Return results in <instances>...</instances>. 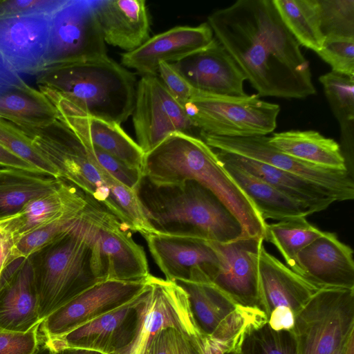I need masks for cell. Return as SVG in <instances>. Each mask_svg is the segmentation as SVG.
I'll return each mask as SVG.
<instances>
[{"instance_id":"cell-22","label":"cell","mask_w":354,"mask_h":354,"mask_svg":"<svg viewBox=\"0 0 354 354\" xmlns=\"http://www.w3.org/2000/svg\"><path fill=\"white\" fill-rule=\"evenodd\" d=\"M322 288L296 273L261 248L259 260V308L268 317L272 309L283 306L295 314Z\"/></svg>"},{"instance_id":"cell-54","label":"cell","mask_w":354,"mask_h":354,"mask_svg":"<svg viewBox=\"0 0 354 354\" xmlns=\"http://www.w3.org/2000/svg\"><path fill=\"white\" fill-rule=\"evenodd\" d=\"M350 335V334H349ZM348 339V337H347ZM342 344H340L333 353L332 354H344V350H345V346H346V340Z\"/></svg>"},{"instance_id":"cell-50","label":"cell","mask_w":354,"mask_h":354,"mask_svg":"<svg viewBox=\"0 0 354 354\" xmlns=\"http://www.w3.org/2000/svg\"><path fill=\"white\" fill-rule=\"evenodd\" d=\"M0 166L33 172H41L0 145ZM43 173V172H42Z\"/></svg>"},{"instance_id":"cell-57","label":"cell","mask_w":354,"mask_h":354,"mask_svg":"<svg viewBox=\"0 0 354 354\" xmlns=\"http://www.w3.org/2000/svg\"><path fill=\"white\" fill-rule=\"evenodd\" d=\"M3 167H5L0 166V169H2V168H3Z\"/></svg>"},{"instance_id":"cell-15","label":"cell","mask_w":354,"mask_h":354,"mask_svg":"<svg viewBox=\"0 0 354 354\" xmlns=\"http://www.w3.org/2000/svg\"><path fill=\"white\" fill-rule=\"evenodd\" d=\"M263 237L243 235L233 241H208L218 266L211 281L237 304L259 307V260Z\"/></svg>"},{"instance_id":"cell-39","label":"cell","mask_w":354,"mask_h":354,"mask_svg":"<svg viewBox=\"0 0 354 354\" xmlns=\"http://www.w3.org/2000/svg\"><path fill=\"white\" fill-rule=\"evenodd\" d=\"M0 145L37 170L59 178L53 167L41 156L28 141L1 118Z\"/></svg>"},{"instance_id":"cell-27","label":"cell","mask_w":354,"mask_h":354,"mask_svg":"<svg viewBox=\"0 0 354 354\" xmlns=\"http://www.w3.org/2000/svg\"><path fill=\"white\" fill-rule=\"evenodd\" d=\"M41 322L35 267L28 258L0 290V327L26 332Z\"/></svg>"},{"instance_id":"cell-7","label":"cell","mask_w":354,"mask_h":354,"mask_svg":"<svg viewBox=\"0 0 354 354\" xmlns=\"http://www.w3.org/2000/svg\"><path fill=\"white\" fill-rule=\"evenodd\" d=\"M259 97L220 95L197 91L184 106L200 136H266L276 129L280 106Z\"/></svg>"},{"instance_id":"cell-18","label":"cell","mask_w":354,"mask_h":354,"mask_svg":"<svg viewBox=\"0 0 354 354\" xmlns=\"http://www.w3.org/2000/svg\"><path fill=\"white\" fill-rule=\"evenodd\" d=\"M142 292L128 303L62 336L44 339L53 349L75 348L120 354L133 340L138 322L136 304Z\"/></svg>"},{"instance_id":"cell-48","label":"cell","mask_w":354,"mask_h":354,"mask_svg":"<svg viewBox=\"0 0 354 354\" xmlns=\"http://www.w3.org/2000/svg\"><path fill=\"white\" fill-rule=\"evenodd\" d=\"M295 313L288 307L274 308L268 317V324L274 330H291L295 326Z\"/></svg>"},{"instance_id":"cell-19","label":"cell","mask_w":354,"mask_h":354,"mask_svg":"<svg viewBox=\"0 0 354 354\" xmlns=\"http://www.w3.org/2000/svg\"><path fill=\"white\" fill-rule=\"evenodd\" d=\"M214 39L207 22L197 26H176L149 37L137 48L122 53L121 63L142 76L156 75L160 62H177L206 48Z\"/></svg>"},{"instance_id":"cell-40","label":"cell","mask_w":354,"mask_h":354,"mask_svg":"<svg viewBox=\"0 0 354 354\" xmlns=\"http://www.w3.org/2000/svg\"><path fill=\"white\" fill-rule=\"evenodd\" d=\"M317 54L332 71L354 77V38H326Z\"/></svg>"},{"instance_id":"cell-46","label":"cell","mask_w":354,"mask_h":354,"mask_svg":"<svg viewBox=\"0 0 354 354\" xmlns=\"http://www.w3.org/2000/svg\"><path fill=\"white\" fill-rule=\"evenodd\" d=\"M62 0H0V17L30 12L53 13Z\"/></svg>"},{"instance_id":"cell-32","label":"cell","mask_w":354,"mask_h":354,"mask_svg":"<svg viewBox=\"0 0 354 354\" xmlns=\"http://www.w3.org/2000/svg\"><path fill=\"white\" fill-rule=\"evenodd\" d=\"M306 217L287 218L277 223L266 224L264 236V240L277 248L287 266L303 277L298 254L323 233L311 225Z\"/></svg>"},{"instance_id":"cell-37","label":"cell","mask_w":354,"mask_h":354,"mask_svg":"<svg viewBox=\"0 0 354 354\" xmlns=\"http://www.w3.org/2000/svg\"><path fill=\"white\" fill-rule=\"evenodd\" d=\"M320 28L326 38H354V0H318Z\"/></svg>"},{"instance_id":"cell-25","label":"cell","mask_w":354,"mask_h":354,"mask_svg":"<svg viewBox=\"0 0 354 354\" xmlns=\"http://www.w3.org/2000/svg\"><path fill=\"white\" fill-rule=\"evenodd\" d=\"M215 152L218 159L261 178L313 214L326 209L335 202L328 190L302 177L234 153L217 150Z\"/></svg>"},{"instance_id":"cell-53","label":"cell","mask_w":354,"mask_h":354,"mask_svg":"<svg viewBox=\"0 0 354 354\" xmlns=\"http://www.w3.org/2000/svg\"><path fill=\"white\" fill-rule=\"evenodd\" d=\"M344 354H354V330L348 337Z\"/></svg>"},{"instance_id":"cell-42","label":"cell","mask_w":354,"mask_h":354,"mask_svg":"<svg viewBox=\"0 0 354 354\" xmlns=\"http://www.w3.org/2000/svg\"><path fill=\"white\" fill-rule=\"evenodd\" d=\"M82 143L93 158L112 176L131 190L137 191L142 178L140 171L127 166L114 156L88 143Z\"/></svg>"},{"instance_id":"cell-24","label":"cell","mask_w":354,"mask_h":354,"mask_svg":"<svg viewBox=\"0 0 354 354\" xmlns=\"http://www.w3.org/2000/svg\"><path fill=\"white\" fill-rule=\"evenodd\" d=\"M56 111L57 117L82 142L142 172L145 153L120 124L74 112Z\"/></svg>"},{"instance_id":"cell-47","label":"cell","mask_w":354,"mask_h":354,"mask_svg":"<svg viewBox=\"0 0 354 354\" xmlns=\"http://www.w3.org/2000/svg\"><path fill=\"white\" fill-rule=\"evenodd\" d=\"M30 86L7 62L0 53V94L16 89H26Z\"/></svg>"},{"instance_id":"cell-2","label":"cell","mask_w":354,"mask_h":354,"mask_svg":"<svg viewBox=\"0 0 354 354\" xmlns=\"http://www.w3.org/2000/svg\"><path fill=\"white\" fill-rule=\"evenodd\" d=\"M1 118L53 167L59 178L77 187L130 229L129 225L140 228L146 224L137 192L100 166L78 136L58 117L41 122Z\"/></svg>"},{"instance_id":"cell-43","label":"cell","mask_w":354,"mask_h":354,"mask_svg":"<svg viewBox=\"0 0 354 354\" xmlns=\"http://www.w3.org/2000/svg\"><path fill=\"white\" fill-rule=\"evenodd\" d=\"M41 323L26 332L0 327V354H34L41 341Z\"/></svg>"},{"instance_id":"cell-45","label":"cell","mask_w":354,"mask_h":354,"mask_svg":"<svg viewBox=\"0 0 354 354\" xmlns=\"http://www.w3.org/2000/svg\"><path fill=\"white\" fill-rule=\"evenodd\" d=\"M171 95L183 106L190 101L195 90L171 63L160 62L157 74Z\"/></svg>"},{"instance_id":"cell-9","label":"cell","mask_w":354,"mask_h":354,"mask_svg":"<svg viewBox=\"0 0 354 354\" xmlns=\"http://www.w3.org/2000/svg\"><path fill=\"white\" fill-rule=\"evenodd\" d=\"M92 236L91 265L98 281H133L150 275L144 248L132 237L131 229L100 205L86 210Z\"/></svg>"},{"instance_id":"cell-49","label":"cell","mask_w":354,"mask_h":354,"mask_svg":"<svg viewBox=\"0 0 354 354\" xmlns=\"http://www.w3.org/2000/svg\"><path fill=\"white\" fill-rule=\"evenodd\" d=\"M198 354H224L229 347L223 342L206 334L196 339Z\"/></svg>"},{"instance_id":"cell-20","label":"cell","mask_w":354,"mask_h":354,"mask_svg":"<svg viewBox=\"0 0 354 354\" xmlns=\"http://www.w3.org/2000/svg\"><path fill=\"white\" fill-rule=\"evenodd\" d=\"M172 64L199 92L220 95H247L243 88L244 82L247 80L245 75L216 39L206 48Z\"/></svg>"},{"instance_id":"cell-16","label":"cell","mask_w":354,"mask_h":354,"mask_svg":"<svg viewBox=\"0 0 354 354\" xmlns=\"http://www.w3.org/2000/svg\"><path fill=\"white\" fill-rule=\"evenodd\" d=\"M143 238L166 280L188 281L199 270L211 280L218 266L217 255L208 241L200 237L156 230Z\"/></svg>"},{"instance_id":"cell-51","label":"cell","mask_w":354,"mask_h":354,"mask_svg":"<svg viewBox=\"0 0 354 354\" xmlns=\"http://www.w3.org/2000/svg\"><path fill=\"white\" fill-rule=\"evenodd\" d=\"M51 349L53 351V354H102L97 351L75 348H62Z\"/></svg>"},{"instance_id":"cell-3","label":"cell","mask_w":354,"mask_h":354,"mask_svg":"<svg viewBox=\"0 0 354 354\" xmlns=\"http://www.w3.org/2000/svg\"><path fill=\"white\" fill-rule=\"evenodd\" d=\"M142 177L157 186L193 180L211 191L241 223L243 235L265 236L266 222L225 170L215 151L201 138L184 133L169 136L145 153Z\"/></svg>"},{"instance_id":"cell-35","label":"cell","mask_w":354,"mask_h":354,"mask_svg":"<svg viewBox=\"0 0 354 354\" xmlns=\"http://www.w3.org/2000/svg\"><path fill=\"white\" fill-rule=\"evenodd\" d=\"M57 117L50 102L32 87L0 94V118L28 122L50 121Z\"/></svg>"},{"instance_id":"cell-11","label":"cell","mask_w":354,"mask_h":354,"mask_svg":"<svg viewBox=\"0 0 354 354\" xmlns=\"http://www.w3.org/2000/svg\"><path fill=\"white\" fill-rule=\"evenodd\" d=\"M106 55L92 0H62L50 17L48 46L41 72Z\"/></svg>"},{"instance_id":"cell-41","label":"cell","mask_w":354,"mask_h":354,"mask_svg":"<svg viewBox=\"0 0 354 354\" xmlns=\"http://www.w3.org/2000/svg\"><path fill=\"white\" fill-rule=\"evenodd\" d=\"M195 342L180 331L168 328L151 339L143 354H198Z\"/></svg>"},{"instance_id":"cell-1","label":"cell","mask_w":354,"mask_h":354,"mask_svg":"<svg viewBox=\"0 0 354 354\" xmlns=\"http://www.w3.org/2000/svg\"><path fill=\"white\" fill-rule=\"evenodd\" d=\"M207 23L259 96L303 99L316 93L309 62L272 0H238L211 13Z\"/></svg>"},{"instance_id":"cell-56","label":"cell","mask_w":354,"mask_h":354,"mask_svg":"<svg viewBox=\"0 0 354 354\" xmlns=\"http://www.w3.org/2000/svg\"><path fill=\"white\" fill-rule=\"evenodd\" d=\"M236 354H240L237 350H236Z\"/></svg>"},{"instance_id":"cell-17","label":"cell","mask_w":354,"mask_h":354,"mask_svg":"<svg viewBox=\"0 0 354 354\" xmlns=\"http://www.w3.org/2000/svg\"><path fill=\"white\" fill-rule=\"evenodd\" d=\"M52 13L0 17V53L17 73L37 75L44 68Z\"/></svg>"},{"instance_id":"cell-14","label":"cell","mask_w":354,"mask_h":354,"mask_svg":"<svg viewBox=\"0 0 354 354\" xmlns=\"http://www.w3.org/2000/svg\"><path fill=\"white\" fill-rule=\"evenodd\" d=\"M147 278L133 281L108 280L95 283L47 316L40 324L39 333L45 339L62 336L128 303L144 290Z\"/></svg>"},{"instance_id":"cell-21","label":"cell","mask_w":354,"mask_h":354,"mask_svg":"<svg viewBox=\"0 0 354 354\" xmlns=\"http://www.w3.org/2000/svg\"><path fill=\"white\" fill-rule=\"evenodd\" d=\"M297 258L304 277L318 286L354 288L353 251L335 233L323 232Z\"/></svg>"},{"instance_id":"cell-36","label":"cell","mask_w":354,"mask_h":354,"mask_svg":"<svg viewBox=\"0 0 354 354\" xmlns=\"http://www.w3.org/2000/svg\"><path fill=\"white\" fill-rule=\"evenodd\" d=\"M236 350L240 354H298L292 330H272L268 322L248 328Z\"/></svg>"},{"instance_id":"cell-6","label":"cell","mask_w":354,"mask_h":354,"mask_svg":"<svg viewBox=\"0 0 354 354\" xmlns=\"http://www.w3.org/2000/svg\"><path fill=\"white\" fill-rule=\"evenodd\" d=\"M85 209L68 232L47 246L41 266H34L41 322L100 282L93 272L92 236Z\"/></svg>"},{"instance_id":"cell-26","label":"cell","mask_w":354,"mask_h":354,"mask_svg":"<svg viewBox=\"0 0 354 354\" xmlns=\"http://www.w3.org/2000/svg\"><path fill=\"white\" fill-rule=\"evenodd\" d=\"M92 201L77 187L62 179L55 189L30 201L17 213L19 238L53 223L77 216Z\"/></svg>"},{"instance_id":"cell-4","label":"cell","mask_w":354,"mask_h":354,"mask_svg":"<svg viewBox=\"0 0 354 354\" xmlns=\"http://www.w3.org/2000/svg\"><path fill=\"white\" fill-rule=\"evenodd\" d=\"M36 82L57 111L120 125L133 111L135 75L108 55L46 70L36 75Z\"/></svg>"},{"instance_id":"cell-12","label":"cell","mask_w":354,"mask_h":354,"mask_svg":"<svg viewBox=\"0 0 354 354\" xmlns=\"http://www.w3.org/2000/svg\"><path fill=\"white\" fill-rule=\"evenodd\" d=\"M213 149L234 153L281 169L328 190L335 201L354 198V182L348 169H334L313 165L292 157L272 146L266 136L225 137L202 134Z\"/></svg>"},{"instance_id":"cell-30","label":"cell","mask_w":354,"mask_h":354,"mask_svg":"<svg viewBox=\"0 0 354 354\" xmlns=\"http://www.w3.org/2000/svg\"><path fill=\"white\" fill-rule=\"evenodd\" d=\"M61 180L42 172L0 169V217L19 212L30 201L55 189Z\"/></svg>"},{"instance_id":"cell-34","label":"cell","mask_w":354,"mask_h":354,"mask_svg":"<svg viewBox=\"0 0 354 354\" xmlns=\"http://www.w3.org/2000/svg\"><path fill=\"white\" fill-rule=\"evenodd\" d=\"M337 120L345 150L353 151L354 138V77L330 71L319 77Z\"/></svg>"},{"instance_id":"cell-23","label":"cell","mask_w":354,"mask_h":354,"mask_svg":"<svg viewBox=\"0 0 354 354\" xmlns=\"http://www.w3.org/2000/svg\"><path fill=\"white\" fill-rule=\"evenodd\" d=\"M105 43L127 52L149 38V15L145 0H92Z\"/></svg>"},{"instance_id":"cell-44","label":"cell","mask_w":354,"mask_h":354,"mask_svg":"<svg viewBox=\"0 0 354 354\" xmlns=\"http://www.w3.org/2000/svg\"><path fill=\"white\" fill-rule=\"evenodd\" d=\"M19 239L17 213L0 217V280L8 267L16 261L13 254Z\"/></svg>"},{"instance_id":"cell-38","label":"cell","mask_w":354,"mask_h":354,"mask_svg":"<svg viewBox=\"0 0 354 354\" xmlns=\"http://www.w3.org/2000/svg\"><path fill=\"white\" fill-rule=\"evenodd\" d=\"M77 216L53 223L21 236L14 250L15 259H27L55 241L72 229Z\"/></svg>"},{"instance_id":"cell-10","label":"cell","mask_w":354,"mask_h":354,"mask_svg":"<svg viewBox=\"0 0 354 354\" xmlns=\"http://www.w3.org/2000/svg\"><path fill=\"white\" fill-rule=\"evenodd\" d=\"M136 308V334L131 344L120 354H143L151 339L168 328L193 339L203 334L194 317L188 293L176 281L149 275Z\"/></svg>"},{"instance_id":"cell-55","label":"cell","mask_w":354,"mask_h":354,"mask_svg":"<svg viewBox=\"0 0 354 354\" xmlns=\"http://www.w3.org/2000/svg\"><path fill=\"white\" fill-rule=\"evenodd\" d=\"M224 354H236V351L230 349V350H228L227 351H226Z\"/></svg>"},{"instance_id":"cell-28","label":"cell","mask_w":354,"mask_h":354,"mask_svg":"<svg viewBox=\"0 0 354 354\" xmlns=\"http://www.w3.org/2000/svg\"><path fill=\"white\" fill-rule=\"evenodd\" d=\"M220 161L228 175L252 202L264 221H281L313 214L309 209L288 197L261 178L232 163L221 160Z\"/></svg>"},{"instance_id":"cell-13","label":"cell","mask_w":354,"mask_h":354,"mask_svg":"<svg viewBox=\"0 0 354 354\" xmlns=\"http://www.w3.org/2000/svg\"><path fill=\"white\" fill-rule=\"evenodd\" d=\"M132 115L137 143L145 153L174 133L201 138L185 106L157 75H143L137 83Z\"/></svg>"},{"instance_id":"cell-29","label":"cell","mask_w":354,"mask_h":354,"mask_svg":"<svg viewBox=\"0 0 354 354\" xmlns=\"http://www.w3.org/2000/svg\"><path fill=\"white\" fill-rule=\"evenodd\" d=\"M269 143L281 151L300 160L320 167L347 169L339 145L313 130H290L274 133Z\"/></svg>"},{"instance_id":"cell-52","label":"cell","mask_w":354,"mask_h":354,"mask_svg":"<svg viewBox=\"0 0 354 354\" xmlns=\"http://www.w3.org/2000/svg\"><path fill=\"white\" fill-rule=\"evenodd\" d=\"M34 354H53V353L46 340L44 338H41L39 345Z\"/></svg>"},{"instance_id":"cell-33","label":"cell","mask_w":354,"mask_h":354,"mask_svg":"<svg viewBox=\"0 0 354 354\" xmlns=\"http://www.w3.org/2000/svg\"><path fill=\"white\" fill-rule=\"evenodd\" d=\"M283 23L300 46L318 52L324 41L318 0H272Z\"/></svg>"},{"instance_id":"cell-31","label":"cell","mask_w":354,"mask_h":354,"mask_svg":"<svg viewBox=\"0 0 354 354\" xmlns=\"http://www.w3.org/2000/svg\"><path fill=\"white\" fill-rule=\"evenodd\" d=\"M177 283L188 293L194 317L203 334L212 335L239 306L210 280Z\"/></svg>"},{"instance_id":"cell-5","label":"cell","mask_w":354,"mask_h":354,"mask_svg":"<svg viewBox=\"0 0 354 354\" xmlns=\"http://www.w3.org/2000/svg\"><path fill=\"white\" fill-rule=\"evenodd\" d=\"M153 228L226 243L243 235L242 226L208 189L193 180L157 186L142 178L136 191Z\"/></svg>"},{"instance_id":"cell-8","label":"cell","mask_w":354,"mask_h":354,"mask_svg":"<svg viewBox=\"0 0 354 354\" xmlns=\"http://www.w3.org/2000/svg\"><path fill=\"white\" fill-rule=\"evenodd\" d=\"M295 317L298 354H332L354 330V288L322 287Z\"/></svg>"}]
</instances>
